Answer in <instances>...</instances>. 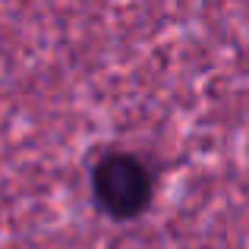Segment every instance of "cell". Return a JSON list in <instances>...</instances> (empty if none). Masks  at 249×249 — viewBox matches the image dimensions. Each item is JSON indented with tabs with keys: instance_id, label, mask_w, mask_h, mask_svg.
I'll return each mask as SVG.
<instances>
[]
</instances>
